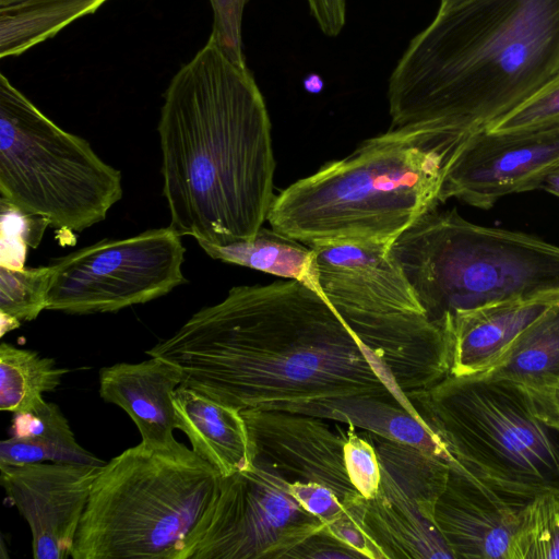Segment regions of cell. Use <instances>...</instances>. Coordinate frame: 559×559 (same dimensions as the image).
I'll return each mask as SVG.
<instances>
[{
    "label": "cell",
    "mask_w": 559,
    "mask_h": 559,
    "mask_svg": "<svg viewBox=\"0 0 559 559\" xmlns=\"http://www.w3.org/2000/svg\"><path fill=\"white\" fill-rule=\"evenodd\" d=\"M324 526L299 504L278 473L253 457L248 469L222 477L189 559H285Z\"/></svg>",
    "instance_id": "cell-11"
},
{
    "label": "cell",
    "mask_w": 559,
    "mask_h": 559,
    "mask_svg": "<svg viewBox=\"0 0 559 559\" xmlns=\"http://www.w3.org/2000/svg\"><path fill=\"white\" fill-rule=\"evenodd\" d=\"M559 120V72L490 129L509 131Z\"/></svg>",
    "instance_id": "cell-31"
},
{
    "label": "cell",
    "mask_w": 559,
    "mask_h": 559,
    "mask_svg": "<svg viewBox=\"0 0 559 559\" xmlns=\"http://www.w3.org/2000/svg\"><path fill=\"white\" fill-rule=\"evenodd\" d=\"M463 142L430 127L389 129L281 191L266 221L309 247L392 243L438 206L447 168Z\"/></svg>",
    "instance_id": "cell-4"
},
{
    "label": "cell",
    "mask_w": 559,
    "mask_h": 559,
    "mask_svg": "<svg viewBox=\"0 0 559 559\" xmlns=\"http://www.w3.org/2000/svg\"><path fill=\"white\" fill-rule=\"evenodd\" d=\"M0 193L49 226L80 233L122 198L121 173L0 74Z\"/></svg>",
    "instance_id": "cell-8"
},
{
    "label": "cell",
    "mask_w": 559,
    "mask_h": 559,
    "mask_svg": "<svg viewBox=\"0 0 559 559\" xmlns=\"http://www.w3.org/2000/svg\"><path fill=\"white\" fill-rule=\"evenodd\" d=\"M1 205V263L11 269H23L27 247L36 248L49 223L40 216L22 212L3 198Z\"/></svg>",
    "instance_id": "cell-29"
},
{
    "label": "cell",
    "mask_w": 559,
    "mask_h": 559,
    "mask_svg": "<svg viewBox=\"0 0 559 559\" xmlns=\"http://www.w3.org/2000/svg\"><path fill=\"white\" fill-rule=\"evenodd\" d=\"M347 438L344 444V462L350 483L357 491L369 499L380 484V466L371 440L356 427L346 425Z\"/></svg>",
    "instance_id": "cell-30"
},
{
    "label": "cell",
    "mask_w": 559,
    "mask_h": 559,
    "mask_svg": "<svg viewBox=\"0 0 559 559\" xmlns=\"http://www.w3.org/2000/svg\"><path fill=\"white\" fill-rule=\"evenodd\" d=\"M310 12L322 33L337 36L345 25V0H307Z\"/></svg>",
    "instance_id": "cell-34"
},
{
    "label": "cell",
    "mask_w": 559,
    "mask_h": 559,
    "mask_svg": "<svg viewBox=\"0 0 559 559\" xmlns=\"http://www.w3.org/2000/svg\"><path fill=\"white\" fill-rule=\"evenodd\" d=\"M559 72V0H467L438 11L388 85L390 129L464 141L490 129Z\"/></svg>",
    "instance_id": "cell-3"
},
{
    "label": "cell",
    "mask_w": 559,
    "mask_h": 559,
    "mask_svg": "<svg viewBox=\"0 0 559 559\" xmlns=\"http://www.w3.org/2000/svg\"><path fill=\"white\" fill-rule=\"evenodd\" d=\"M70 370L60 368L52 358L2 342L0 345V411L33 412L46 401L44 393L60 385Z\"/></svg>",
    "instance_id": "cell-26"
},
{
    "label": "cell",
    "mask_w": 559,
    "mask_h": 559,
    "mask_svg": "<svg viewBox=\"0 0 559 559\" xmlns=\"http://www.w3.org/2000/svg\"><path fill=\"white\" fill-rule=\"evenodd\" d=\"M221 479L180 442L124 450L95 477L71 558L189 559Z\"/></svg>",
    "instance_id": "cell-5"
},
{
    "label": "cell",
    "mask_w": 559,
    "mask_h": 559,
    "mask_svg": "<svg viewBox=\"0 0 559 559\" xmlns=\"http://www.w3.org/2000/svg\"><path fill=\"white\" fill-rule=\"evenodd\" d=\"M181 382L179 367L150 356L141 362H120L102 368L99 395L130 416L141 433L142 443L155 449H169L179 443L174 437V392Z\"/></svg>",
    "instance_id": "cell-18"
},
{
    "label": "cell",
    "mask_w": 559,
    "mask_h": 559,
    "mask_svg": "<svg viewBox=\"0 0 559 559\" xmlns=\"http://www.w3.org/2000/svg\"><path fill=\"white\" fill-rule=\"evenodd\" d=\"M32 0H0V8L11 7L24 2H28Z\"/></svg>",
    "instance_id": "cell-38"
},
{
    "label": "cell",
    "mask_w": 559,
    "mask_h": 559,
    "mask_svg": "<svg viewBox=\"0 0 559 559\" xmlns=\"http://www.w3.org/2000/svg\"><path fill=\"white\" fill-rule=\"evenodd\" d=\"M169 226L104 239L51 265L47 309L69 314L116 312L167 295L187 282L186 249Z\"/></svg>",
    "instance_id": "cell-9"
},
{
    "label": "cell",
    "mask_w": 559,
    "mask_h": 559,
    "mask_svg": "<svg viewBox=\"0 0 559 559\" xmlns=\"http://www.w3.org/2000/svg\"><path fill=\"white\" fill-rule=\"evenodd\" d=\"M197 242L212 259L297 281L324 298L313 249L273 228L261 227L253 239L224 246Z\"/></svg>",
    "instance_id": "cell-24"
},
{
    "label": "cell",
    "mask_w": 559,
    "mask_h": 559,
    "mask_svg": "<svg viewBox=\"0 0 559 559\" xmlns=\"http://www.w3.org/2000/svg\"><path fill=\"white\" fill-rule=\"evenodd\" d=\"M169 227L197 241L251 240L275 198L264 98L210 37L171 79L157 126Z\"/></svg>",
    "instance_id": "cell-2"
},
{
    "label": "cell",
    "mask_w": 559,
    "mask_h": 559,
    "mask_svg": "<svg viewBox=\"0 0 559 559\" xmlns=\"http://www.w3.org/2000/svg\"><path fill=\"white\" fill-rule=\"evenodd\" d=\"M558 300L559 293H550L456 313L444 325L452 346L450 374L485 373Z\"/></svg>",
    "instance_id": "cell-19"
},
{
    "label": "cell",
    "mask_w": 559,
    "mask_h": 559,
    "mask_svg": "<svg viewBox=\"0 0 559 559\" xmlns=\"http://www.w3.org/2000/svg\"><path fill=\"white\" fill-rule=\"evenodd\" d=\"M559 165V120L468 136L447 168L439 201L490 209L501 198L540 188Z\"/></svg>",
    "instance_id": "cell-12"
},
{
    "label": "cell",
    "mask_w": 559,
    "mask_h": 559,
    "mask_svg": "<svg viewBox=\"0 0 559 559\" xmlns=\"http://www.w3.org/2000/svg\"><path fill=\"white\" fill-rule=\"evenodd\" d=\"M176 429L183 431L192 450L222 477L252 465V451L240 409L217 402L186 385L174 392Z\"/></svg>",
    "instance_id": "cell-20"
},
{
    "label": "cell",
    "mask_w": 559,
    "mask_h": 559,
    "mask_svg": "<svg viewBox=\"0 0 559 559\" xmlns=\"http://www.w3.org/2000/svg\"><path fill=\"white\" fill-rule=\"evenodd\" d=\"M390 251L425 316L443 328L459 312L559 293V246L473 224L455 209H430Z\"/></svg>",
    "instance_id": "cell-7"
},
{
    "label": "cell",
    "mask_w": 559,
    "mask_h": 559,
    "mask_svg": "<svg viewBox=\"0 0 559 559\" xmlns=\"http://www.w3.org/2000/svg\"><path fill=\"white\" fill-rule=\"evenodd\" d=\"M525 506L500 497L452 461L435 522L454 559H511Z\"/></svg>",
    "instance_id": "cell-17"
},
{
    "label": "cell",
    "mask_w": 559,
    "mask_h": 559,
    "mask_svg": "<svg viewBox=\"0 0 559 559\" xmlns=\"http://www.w3.org/2000/svg\"><path fill=\"white\" fill-rule=\"evenodd\" d=\"M10 432L11 437L0 442V465L104 464L76 442L68 419L53 403L46 402L36 411L13 414Z\"/></svg>",
    "instance_id": "cell-23"
},
{
    "label": "cell",
    "mask_w": 559,
    "mask_h": 559,
    "mask_svg": "<svg viewBox=\"0 0 559 559\" xmlns=\"http://www.w3.org/2000/svg\"><path fill=\"white\" fill-rule=\"evenodd\" d=\"M467 0H440V5L438 11H444L452 7H455L462 2H465Z\"/></svg>",
    "instance_id": "cell-37"
},
{
    "label": "cell",
    "mask_w": 559,
    "mask_h": 559,
    "mask_svg": "<svg viewBox=\"0 0 559 559\" xmlns=\"http://www.w3.org/2000/svg\"><path fill=\"white\" fill-rule=\"evenodd\" d=\"M248 429L252 459L269 464L288 484H318L331 489L343 507L361 495L344 462L346 430L323 418L287 411H240Z\"/></svg>",
    "instance_id": "cell-13"
},
{
    "label": "cell",
    "mask_w": 559,
    "mask_h": 559,
    "mask_svg": "<svg viewBox=\"0 0 559 559\" xmlns=\"http://www.w3.org/2000/svg\"><path fill=\"white\" fill-rule=\"evenodd\" d=\"M288 487L299 504L325 525L335 521L344 512V507L337 496L324 486L293 483L288 484Z\"/></svg>",
    "instance_id": "cell-33"
},
{
    "label": "cell",
    "mask_w": 559,
    "mask_h": 559,
    "mask_svg": "<svg viewBox=\"0 0 559 559\" xmlns=\"http://www.w3.org/2000/svg\"><path fill=\"white\" fill-rule=\"evenodd\" d=\"M146 354L179 367L180 385L240 411L348 395L401 399L337 310L292 280L230 288Z\"/></svg>",
    "instance_id": "cell-1"
},
{
    "label": "cell",
    "mask_w": 559,
    "mask_h": 559,
    "mask_svg": "<svg viewBox=\"0 0 559 559\" xmlns=\"http://www.w3.org/2000/svg\"><path fill=\"white\" fill-rule=\"evenodd\" d=\"M406 397L451 462L500 497L525 506L559 492V414L519 384L449 374Z\"/></svg>",
    "instance_id": "cell-6"
},
{
    "label": "cell",
    "mask_w": 559,
    "mask_h": 559,
    "mask_svg": "<svg viewBox=\"0 0 559 559\" xmlns=\"http://www.w3.org/2000/svg\"><path fill=\"white\" fill-rule=\"evenodd\" d=\"M107 0H32L0 8V57L19 56Z\"/></svg>",
    "instance_id": "cell-25"
},
{
    "label": "cell",
    "mask_w": 559,
    "mask_h": 559,
    "mask_svg": "<svg viewBox=\"0 0 559 559\" xmlns=\"http://www.w3.org/2000/svg\"><path fill=\"white\" fill-rule=\"evenodd\" d=\"M522 386L542 407L559 414V300L532 323L483 374Z\"/></svg>",
    "instance_id": "cell-21"
},
{
    "label": "cell",
    "mask_w": 559,
    "mask_h": 559,
    "mask_svg": "<svg viewBox=\"0 0 559 559\" xmlns=\"http://www.w3.org/2000/svg\"><path fill=\"white\" fill-rule=\"evenodd\" d=\"M357 559L361 554L334 536L324 526L294 547L285 559Z\"/></svg>",
    "instance_id": "cell-32"
},
{
    "label": "cell",
    "mask_w": 559,
    "mask_h": 559,
    "mask_svg": "<svg viewBox=\"0 0 559 559\" xmlns=\"http://www.w3.org/2000/svg\"><path fill=\"white\" fill-rule=\"evenodd\" d=\"M210 1H214V0H210Z\"/></svg>",
    "instance_id": "cell-39"
},
{
    "label": "cell",
    "mask_w": 559,
    "mask_h": 559,
    "mask_svg": "<svg viewBox=\"0 0 559 559\" xmlns=\"http://www.w3.org/2000/svg\"><path fill=\"white\" fill-rule=\"evenodd\" d=\"M511 559H559V492L540 493L522 509Z\"/></svg>",
    "instance_id": "cell-27"
},
{
    "label": "cell",
    "mask_w": 559,
    "mask_h": 559,
    "mask_svg": "<svg viewBox=\"0 0 559 559\" xmlns=\"http://www.w3.org/2000/svg\"><path fill=\"white\" fill-rule=\"evenodd\" d=\"M336 310L405 400L450 374V335L424 313Z\"/></svg>",
    "instance_id": "cell-15"
},
{
    "label": "cell",
    "mask_w": 559,
    "mask_h": 559,
    "mask_svg": "<svg viewBox=\"0 0 559 559\" xmlns=\"http://www.w3.org/2000/svg\"><path fill=\"white\" fill-rule=\"evenodd\" d=\"M362 432L374 447L380 484L373 497L361 496L347 512L383 559H454L435 522L450 462L413 444Z\"/></svg>",
    "instance_id": "cell-10"
},
{
    "label": "cell",
    "mask_w": 559,
    "mask_h": 559,
    "mask_svg": "<svg viewBox=\"0 0 559 559\" xmlns=\"http://www.w3.org/2000/svg\"><path fill=\"white\" fill-rule=\"evenodd\" d=\"M277 411V409H276ZM280 411L307 414L418 447L449 462L443 447L426 427L394 399L376 395H348L289 404Z\"/></svg>",
    "instance_id": "cell-22"
},
{
    "label": "cell",
    "mask_w": 559,
    "mask_h": 559,
    "mask_svg": "<svg viewBox=\"0 0 559 559\" xmlns=\"http://www.w3.org/2000/svg\"><path fill=\"white\" fill-rule=\"evenodd\" d=\"M0 318H1V336H3L7 332H10L20 326L21 321H19L17 319H15L7 313L0 312Z\"/></svg>",
    "instance_id": "cell-36"
},
{
    "label": "cell",
    "mask_w": 559,
    "mask_h": 559,
    "mask_svg": "<svg viewBox=\"0 0 559 559\" xmlns=\"http://www.w3.org/2000/svg\"><path fill=\"white\" fill-rule=\"evenodd\" d=\"M391 245L333 241L311 246L324 298L335 309L424 313L412 286L391 254Z\"/></svg>",
    "instance_id": "cell-16"
},
{
    "label": "cell",
    "mask_w": 559,
    "mask_h": 559,
    "mask_svg": "<svg viewBox=\"0 0 559 559\" xmlns=\"http://www.w3.org/2000/svg\"><path fill=\"white\" fill-rule=\"evenodd\" d=\"M102 465L56 462L0 465V483L7 500L29 525L35 559L71 557Z\"/></svg>",
    "instance_id": "cell-14"
},
{
    "label": "cell",
    "mask_w": 559,
    "mask_h": 559,
    "mask_svg": "<svg viewBox=\"0 0 559 559\" xmlns=\"http://www.w3.org/2000/svg\"><path fill=\"white\" fill-rule=\"evenodd\" d=\"M539 189L559 197V165L546 176Z\"/></svg>",
    "instance_id": "cell-35"
},
{
    "label": "cell",
    "mask_w": 559,
    "mask_h": 559,
    "mask_svg": "<svg viewBox=\"0 0 559 559\" xmlns=\"http://www.w3.org/2000/svg\"><path fill=\"white\" fill-rule=\"evenodd\" d=\"M51 265L11 269L0 265V312L32 321L47 309Z\"/></svg>",
    "instance_id": "cell-28"
}]
</instances>
